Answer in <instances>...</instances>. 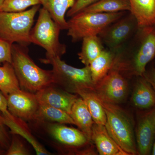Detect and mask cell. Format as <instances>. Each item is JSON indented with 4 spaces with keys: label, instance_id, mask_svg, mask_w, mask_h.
<instances>
[{
    "label": "cell",
    "instance_id": "44dd1931",
    "mask_svg": "<svg viewBox=\"0 0 155 155\" xmlns=\"http://www.w3.org/2000/svg\"><path fill=\"white\" fill-rule=\"evenodd\" d=\"M39 103L35 121L75 125L71 116L67 112L46 104Z\"/></svg>",
    "mask_w": 155,
    "mask_h": 155
},
{
    "label": "cell",
    "instance_id": "d4e9b609",
    "mask_svg": "<svg viewBox=\"0 0 155 155\" xmlns=\"http://www.w3.org/2000/svg\"><path fill=\"white\" fill-rule=\"evenodd\" d=\"M20 89L12 64L5 63L0 67V91L7 97L11 93Z\"/></svg>",
    "mask_w": 155,
    "mask_h": 155
},
{
    "label": "cell",
    "instance_id": "1f68e13d",
    "mask_svg": "<svg viewBox=\"0 0 155 155\" xmlns=\"http://www.w3.org/2000/svg\"><path fill=\"white\" fill-rule=\"evenodd\" d=\"M0 112L2 113L3 116L5 117H9L12 115L8 110L7 98L1 91H0Z\"/></svg>",
    "mask_w": 155,
    "mask_h": 155
},
{
    "label": "cell",
    "instance_id": "4fadbf2b",
    "mask_svg": "<svg viewBox=\"0 0 155 155\" xmlns=\"http://www.w3.org/2000/svg\"><path fill=\"white\" fill-rule=\"evenodd\" d=\"M39 102L61 109L70 116L71 109L78 95L52 84L35 93Z\"/></svg>",
    "mask_w": 155,
    "mask_h": 155
},
{
    "label": "cell",
    "instance_id": "8992f818",
    "mask_svg": "<svg viewBox=\"0 0 155 155\" xmlns=\"http://www.w3.org/2000/svg\"><path fill=\"white\" fill-rule=\"evenodd\" d=\"M127 12L107 13L81 11L67 21V35L71 38L73 42L80 41L87 37L98 35L107 26L123 17Z\"/></svg>",
    "mask_w": 155,
    "mask_h": 155
},
{
    "label": "cell",
    "instance_id": "ffe728a7",
    "mask_svg": "<svg viewBox=\"0 0 155 155\" xmlns=\"http://www.w3.org/2000/svg\"><path fill=\"white\" fill-rule=\"evenodd\" d=\"M116 53L105 49L90 64L92 80L94 85L105 77L114 64Z\"/></svg>",
    "mask_w": 155,
    "mask_h": 155
},
{
    "label": "cell",
    "instance_id": "7a4b0ae2",
    "mask_svg": "<svg viewBox=\"0 0 155 155\" xmlns=\"http://www.w3.org/2000/svg\"><path fill=\"white\" fill-rule=\"evenodd\" d=\"M12 64L20 88L36 93L54 83L51 70L41 68L28 55L26 46L12 45Z\"/></svg>",
    "mask_w": 155,
    "mask_h": 155
},
{
    "label": "cell",
    "instance_id": "cb8c5ba5",
    "mask_svg": "<svg viewBox=\"0 0 155 155\" xmlns=\"http://www.w3.org/2000/svg\"><path fill=\"white\" fill-rule=\"evenodd\" d=\"M130 11L129 0H99L81 11L91 13H113Z\"/></svg>",
    "mask_w": 155,
    "mask_h": 155
},
{
    "label": "cell",
    "instance_id": "2e32d148",
    "mask_svg": "<svg viewBox=\"0 0 155 155\" xmlns=\"http://www.w3.org/2000/svg\"><path fill=\"white\" fill-rule=\"evenodd\" d=\"M3 116L4 123L11 129V133L13 134L19 135L26 140L33 148L37 155L51 154L35 138L23 120L12 115L9 117Z\"/></svg>",
    "mask_w": 155,
    "mask_h": 155
},
{
    "label": "cell",
    "instance_id": "d6a6232c",
    "mask_svg": "<svg viewBox=\"0 0 155 155\" xmlns=\"http://www.w3.org/2000/svg\"><path fill=\"white\" fill-rule=\"evenodd\" d=\"M151 154L153 155H155V141L154 142V143L153 146Z\"/></svg>",
    "mask_w": 155,
    "mask_h": 155
},
{
    "label": "cell",
    "instance_id": "603a6c76",
    "mask_svg": "<svg viewBox=\"0 0 155 155\" xmlns=\"http://www.w3.org/2000/svg\"><path fill=\"white\" fill-rule=\"evenodd\" d=\"M77 94L86 103L94 123L98 125H105L107 122L105 112L93 91H81Z\"/></svg>",
    "mask_w": 155,
    "mask_h": 155
},
{
    "label": "cell",
    "instance_id": "5bb4252c",
    "mask_svg": "<svg viewBox=\"0 0 155 155\" xmlns=\"http://www.w3.org/2000/svg\"><path fill=\"white\" fill-rule=\"evenodd\" d=\"M135 78L131 97L132 104L139 111L155 108V92L151 84L143 76Z\"/></svg>",
    "mask_w": 155,
    "mask_h": 155
},
{
    "label": "cell",
    "instance_id": "5b68a950",
    "mask_svg": "<svg viewBox=\"0 0 155 155\" xmlns=\"http://www.w3.org/2000/svg\"><path fill=\"white\" fill-rule=\"evenodd\" d=\"M40 5L17 13L0 11V37L11 44L16 42L27 46L31 43L30 35L35 17Z\"/></svg>",
    "mask_w": 155,
    "mask_h": 155
},
{
    "label": "cell",
    "instance_id": "ac0fdd59",
    "mask_svg": "<svg viewBox=\"0 0 155 155\" xmlns=\"http://www.w3.org/2000/svg\"><path fill=\"white\" fill-rule=\"evenodd\" d=\"M70 116L78 129L84 133L91 140L94 122L84 100L79 96L75 101Z\"/></svg>",
    "mask_w": 155,
    "mask_h": 155
},
{
    "label": "cell",
    "instance_id": "277c9868",
    "mask_svg": "<svg viewBox=\"0 0 155 155\" xmlns=\"http://www.w3.org/2000/svg\"><path fill=\"white\" fill-rule=\"evenodd\" d=\"M99 100L105 112V126L108 133L128 155L138 154L133 123L130 116L118 104Z\"/></svg>",
    "mask_w": 155,
    "mask_h": 155
},
{
    "label": "cell",
    "instance_id": "e575fe53",
    "mask_svg": "<svg viewBox=\"0 0 155 155\" xmlns=\"http://www.w3.org/2000/svg\"><path fill=\"white\" fill-rule=\"evenodd\" d=\"M153 63L154 65V67H155V61H154V62Z\"/></svg>",
    "mask_w": 155,
    "mask_h": 155
},
{
    "label": "cell",
    "instance_id": "4316f807",
    "mask_svg": "<svg viewBox=\"0 0 155 155\" xmlns=\"http://www.w3.org/2000/svg\"><path fill=\"white\" fill-rule=\"evenodd\" d=\"M13 139L8 150L7 155H30L29 150L27 149L23 142L20 140L18 135L14 134Z\"/></svg>",
    "mask_w": 155,
    "mask_h": 155
},
{
    "label": "cell",
    "instance_id": "30bf717a",
    "mask_svg": "<svg viewBox=\"0 0 155 155\" xmlns=\"http://www.w3.org/2000/svg\"><path fill=\"white\" fill-rule=\"evenodd\" d=\"M38 122V121H37ZM45 126V131L47 132L55 143V146L63 147L65 150L68 149L70 153H78L80 150L79 154L84 155V151L81 150L92 143L91 140L79 129L68 127L65 124L51 122H41Z\"/></svg>",
    "mask_w": 155,
    "mask_h": 155
},
{
    "label": "cell",
    "instance_id": "3957f363",
    "mask_svg": "<svg viewBox=\"0 0 155 155\" xmlns=\"http://www.w3.org/2000/svg\"><path fill=\"white\" fill-rule=\"evenodd\" d=\"M40 60L44 64L52 66L53 84L64 90L76 94L81 91L94 90V85L89 66L75 68L58 56L46 55L45 58Z\"/></svg>",
    "mask_w": 155,
    "mask_h": 155
},
{
    "label": "cell",
    "instance_id": "6da1fadb",
    "mask_svg": "<svg viewBox=\"0 0 155 155\" xmlns=\"http://www.w3.org/2000/svg\"><path fill=\"white\" fill-rule=\"evenodd\" d=\"M113 67L128 79L143 76L155 57V25L139 27L134 35L116 51Z\"/></svg>",
    "mask_w": 155,
    "mask_h": 155
},
{
    "label": "cell",
    "instance_id": "d6986e66",
    "mask_svg": "<svg viewBox=\"0 0 155 155\" xmlns=\"http://www.w3.org/2000/svg\"><path fill=\"white\" fill-rule=\"evenodd\" d=\"M41 5L47 10L61 30H67L68 25L65 19L67 11L74 5L75 0H40Z\"/></svg>",
    "mask_w": 155,
    "mask_h": 155
},
{
    "label": "cell",
    "instance_id": "e0dca14e",
    "mask_svg": "<svg viewBox=\"0 0 155 155\" xmlns=\"http://www.w3.org/2000/svg\"><path fill=\"white\" fill-rule=\"evenodd\" d=\"M129 12L137 21L139 27L155 25V0H129Z\"/></svg>",
    "mask_w": 155,
    "mask_h": 155
},
{
    "label": "cell",
    "instance_id": "7402d4cb",
    "mask_svg": "<svg viewBox=\"0 0 155 155\" xmlns=\"http://www.w3.org/2000/svg\"><path fill=\"white\" fill-rule=\"evenodd\" d=\"M82 41L81 51L78 55L81 63L89 66L105 48L98 35L87 37Z\"/></svg>",
    "mask_w": 155,
    "mask_h": 155
},
{
    "label": "cell",
    "instance_id": "836d02e7",
    "mask_svg": "<svg viewBox=\"0 0 155 155\" xmlns=\"http://www.w3.org/2000/svg\"><path fill=\"white\" fill-rule=\"evenodd\" d=\"M4 0H0V8H1V6L2 5L3 2H4Z\"/></svg>",
    "mask_w": 155,
    "mask_h": 155
},
{
    "label": "cell",
    "instance_id": "52a82bcc",
    "mask_svg": "<svg viewBox=\"0 0 155 155\" xmlns=\"http://www.w3.org/2000/svg\"><path fill=\"white\" fill-rule=\"evenodd\" d=\"M60 26L43 7L39 10L38 18L31 31V43L42 48L46 55L61 57L67 51L66 46L60 41Z\"/></svg>",
    "mask_w": 155,
    "mask_h": 155
},
{
    "label": "cell",
    "instance_id": "484cf974",
    "mask_svg": "<svg viewBox=\"0 0 155 155\" xmlns=\"http://www.w3.org/2000/svg\"><path fill=\"white\" fill-rule=\"evenodd\" d=\"M41 5L40 0H4L0 11L17 13L33 6Z\"/></svg>",
    "mask_w": 155,
    "mask_h": 155
},
{
    "label": "cell",
    "instance_id": "f1b7e54d",
    "mask_svg": "<svg viewBox=\"0 0 155 155\" xmlns=\"http://www.w3.org/2000/svg\"><path fill=\"white\" fill-rule=\"evenodd\" d=\"M98 1L99 0H75L74 5L67 11V17H72Z\"/></svg>",
    "mask_w": 155,
    "mask_h": 155
},
{
    "label": "cell",
    "instance_id": "9c48e42d",
    "mask_svg": "<svg viewBox=\"0 0 155 155\" xmlns=\"http://www.w3.org/2000/svg\"><path fill=\"white\" fill-rule=\"evenodd\" d=\"M129 79L112 66L105 77L95 84L93 91L99 99L118 105L128 95Z\"/></svg>",
    "mask_w": 155,
    "mask_h": 155
},
{
    "label": "cell",
    "instance_id": "8fae6325",
    "mask_svg": "<svg viewBox=\"0 0 155 155\" xmlns=\"http://www.w3.org/2000/svg\"><path fill=\"white\" fill-rule=\"evenodd\" d=\"M135 136L138 155L151 154L155 141V108L139 111Z\"/></svg>",
    "mask_w": 155,
    "mask_h": 155
},
{
    "label": "cell",
    "instance_id": "7c38bea8",
    "mask_svg": "<svg viewBox=\"0 0 155 155\" xmlns=\"http://www.w3.org/2000/svg\"><path fill=\"white\" fill-rule=\"evenodd\" d=\"M8 110L13 116L23 121H35L39 103L36 95L20 89L7 96Z\"/></svg>",
    "mask_w": 155,
    "mask_h": 155
},
{
    "label": "cell",
    "instance_id": "f546056e",
    "mask_svg": "<svg viewBox=\"0 0 155 155\" xmlns=\"http://www.w3.org/2000/svg\"><path fill=\"white\" fill-rule=\"evenodd\" d=\"M5 126L3 121L2 114L0 112V146L3 148L8 149L10 144Z\"/></svg>",
    "mask_w": 155,
    "mask_h": 155
},
{
    "label": "cell",
    "instance_id": "ba28073f",
    "mask_svg": "<svg viewBox=\"0 0 155 155\" xmlns=\"http://www.w3.org/2000/svg\"><path fill=\"white\" fill-rule=\"evenodd\" d=\"M137 21L129 11L108 25L98 35L103 44L116 53L136 33Z\"/></svg>",
    "mask_w": 155,
    "mask_h": 155
},
{
    "label": "cell",
    "instance_id": "83f0119b",
    "mask_svg": "<svg viewBox=\"0 0 155 155\" xmlns=\"http://www.w3.org/2000/svg\"><path fill=\"white\" fill-rule=\"evenodd\" d=\"M12 45L0 37V65L2 64H12Z\"/></svg>",
    "mask_w": 155,
    "mask_h": 155
},
{
    "label": "cell",
    "instance_id": "4dcf8cb0",
    "mask_svg": "<svg viewBox=\"0 0 155 155\" xmlns=\"http://www.w3.org/2000/svg\"><path fill=\"white\" fill-rule=\"evenodd\" d=\"M143 76L152 86L155 92V67L153 63L147 67Z\"/></svg>",
    "mask_w": 155,
    "mask_h": 155
},
{
    "label": "cell",
    "instance_id": "9a60e30c",
    "mask_svg": "<svg viewBox=\"0 0 155 155\" xmlns=\"http://www.w3.org/2000/svg\"><path fill=\"white\" fill-rule=\"evenodd\" d=\"M91 140L101 155H128L108 133L105 126L94 123Z\"/></svg>",
    "mask_w": 155,
    "mask_h": 155
}]
</instances>
